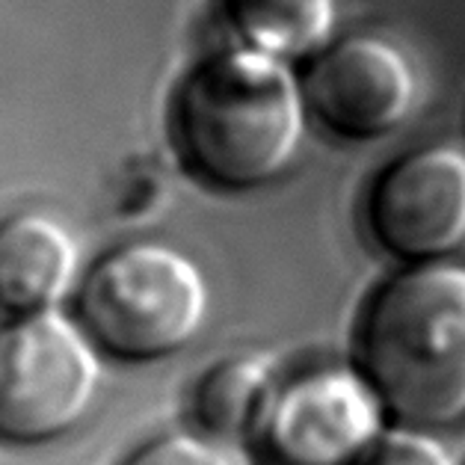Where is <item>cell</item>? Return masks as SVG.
Segmentation results:
<instances>
[{
    "label": "cell",
    "mask_w": 465,
    "mask_h": 465,
    "mask_svg": "<svg viewBox=\"0 0 465 465\" xmlns=\"http://www.w3.org/2000/svg\"><path fill=\"white\" fill-rule=\"evenodd\" d=\"M98 347L77 321L21 314L0 323V445L39 448L69 436L93 410Z\"/></svg>",
    "instance_id": "obj_4"
},
{
    "label": "cell",
    "mask_w": 465,
    "mask_h": 465,
    "mask_svg": "<svg viewBox=\"0 0 465 465\" xmlns=\"http://www.w3.org/2000/svg\"><path fill=\"white\" fill-rule=\"evenodd\" d=\"M385 418L356 365L312 368L276 382L246 441L261 465H359Z\"/></svg>",
    "instance_id": "obj_5"
},
{
    "label": "cell",
    "mask_w": 465,
    "mask_h": 465,
    "mask_svg": "<svg viewBox=\"0 0 465 465\" xmlns=\"http://www.w3.org/2000/svg\"><path fill=\"white\" fill-rule=\"evenodd\" d=\"M77 243L39 211L0 220V309L13 317L54 312L72 293Z\"/></svg>",
    "instance_id": "obj_8"
},
{
    "label": "cell",
    "mask_w": 465,
    "mask_h": 465,
    "mask_svg": "<svg viewBox=\"0 0 465 465\" xmlns=\"http://www.w3.org/2000/svg\"><path fill=\"white\" fill-rule=\"evenodd\" d=\"M365 225L389 258L436 264L465 243V152L424 145L391 161L365 196Z\"/></svg>",
    "instance_id": "obj_6"
},
{
    "label": "cell",
    "mask_w": 465,
    "mask_h": 465,
    "mask_svg": "<svg viewBox=\"0 0 465 465\" xmlns=\"http://www.w3.org/2000/svg\"><path fill=\"white\" fill-rule=\"evenodd\" d=\"M273 389V371L264 359L232 356L196 382L190 401L193 421L211 436L246 439Z\"/></svg>",
    "instance_id": "obj_10"
},
{
    "label": "cell",
    "mask_w": 465,
    "mask_h": 465,
    "mask_svg": "<svg viewBox=\"0 0 465 465\" xmlns=\"http://www.w3.org/2000/svg\"><path fill=\"white\" fill-rule=\"evenodd\" d=\"M208 317L199 267L166 243H124L98 258L74 288V321L86 338L122 361L181 353Z\"/></svg>",
    "instance_id": "obj_3"
},
{
    "label": "cell",
    "mask_w": 465,
    "mask_h": 465,
    "mask_svg": "<svg viewBox=\"0 0 465 465\" xmlns=\"http://www.w3.org/2000/svg\"><path fill=\"white\" fill-rule=\"evenodd\" d=\"M359 465H453V460L445 445L421 427L397 424L382 430Z\"/></svg>",
    "instance_id": "obj_11"
},
{
    "label": "cell",
    "mask_w": 465,
    "mask_h": 465,
    "mask_svg": "<svg viewBox=\"0 0 465 465\" xmlns=\"http://www.w3.org/2000/svg\"><path fill=\"white\" fill-rule=\"evenodd\" d=\"M122 465H232V460L202 436L163 433L140 445Z\"/></svg>",
    "instance_id": "obj_12"
},
{
    "label": "cell",
    "mask_w": 465,
    "mask_h": 465,
    "mask_svg": "<svg viewBox=\"0 0 465 465\" xmlns=\"http://www.w3.org/2000/svg\"><path fill=\"white\" fill-rule=\"evenodd\" d=\"M232 30L246 48L279 60L314 56L329 45L335 0H220Z\"/></svg>",
    "instance_id": "obj_9"
},
{
    "label": "cell",
    "mask_w": 465,
    "mask_h": 465,
    "mask_svg": "<svg viewBox=\"0 0 465 465\" xmlns=\"http://www.w3.org/2000/svg\"><path fill=\"white\" fill-rule=\"evenodd\" d=\"M305 113L344 143L389 137L410 119L418 77L401 48L377 36H347L317 51L300 77Z\"/></svg>",
    "instance_id": "obj_7"
},
{
    "label": "cell",
    "mask_w": 465,
    "mask_h": 465,
    "mask_svg": "<svg viewBox=\"0 0 465 465\" xmlns=\"http://www.w3.org/2000/svg\"><path fill=\"white\" fill-rule=\"evenodd\" d=\"M305 101L285 60L229 48L202 60L173 98L169 131L181 166L211 190L270 184L302 140Z\"/></svg>",
    "instance_id": "obj_1"
},
{
    "label": "cell",
    "mask_w": 465,
    "mask_h": 465,
    "mask_svg": "<svg viewBox=\"0 0 465 465\" xmlns=\"http://www.w3.org/2000/svg\"><path fill=\"white\" fill-rule=\"evenodd\" d=\"M353 365L385 415L445 427L465 415V267L412 264L371 293L359 314Z\"/></svg>",
    "instance_id": "obj_2"
}]
</instances>
